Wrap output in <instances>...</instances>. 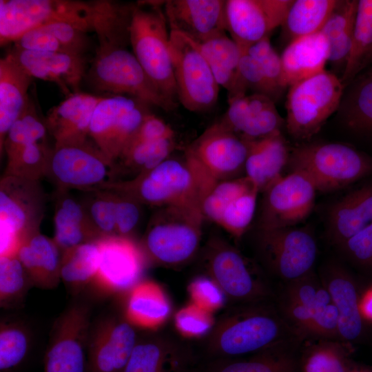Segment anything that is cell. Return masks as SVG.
Listing matches in <instances>:
<instances>
[{"label":"cell","mask_w":372,"mask_h":372,"mask_svg":"<svg viewBox=\"0 0 372 372\" xmlns=\"http://www.w3.org/2000/svg\"><path fill=\"white\" fill-rule=\"evenodd\" d=\"M134 6L107 0L93 1L92 28L98 45L87 76L102 92L129 96L161 107L163 96L127 48Z\"/></svg>","instance_id":"6da1fadb"},{"label":"cell","mask_w":372,"mask_h":372,"mask_svg":"<svg viewBox=\"0 0 372 372\" xmlns=\"http://www.w3.org/2000/svg\"><path fill=\"white\" fill-rule=\"evenodd\" d=\"M270 302L227 306L205 336L192 340L198 360L242 358L283 347L296 334Z\"/></svg>","instance_id":"7a4b0ae2"},{"label":"cell","mask_w":372,"mask_h":372,"mask_svg":"<svg viewBox=\"0 0 372 372\" xmlns=\"http://www.w3.org/2000/svg\"><path fill=\"white\" fill-rule=\"evenodd\" d=\"M217 182L186 149L183 158L169 157L147 172L116 180L102 189L126 195L141 204L200 209L204 198Z\"/></svg>","instance_id":"3957f363"},{"label":"cell","mask_w":372,"mask_h":372,"mask_svg":"<svg viewBox=\"0 0 372 372\" xmlns=\"http://www.w3.org/2000/svg\"><path fill=\"white\" fill-rule=\"evenodd\" d=\"M204 275L220 289L227 305L269 301L273 291L257 262L225 238L211 236L200 250Z\"/></svg>","instance_id":"277c9868"},{"label":"cell","mask_w":372,"mask_h":372,"mask_svg":"<svg viewBox=\"0 0 372 372\" xmlns=\"http://www.w3.org/2000/svg\"><path fill=\"white\" fill-rule=\"evenodd\" d=\"M164 1L135 3L130 29V46L156 88L176 106L177 92L169 49L170 31L163 9Z\"/></svg>","instance_id":"5b68a950"},{"label":"cell","mask_w":372,"mask_h":372,"mask_svg":"<svg viewBox=\"0 0 372 372\" xmlns=\"http://www.w3.org/2000/svg\"><path fill=\"white\" fill-rule=\"evenodd\" d=\"M201 210L189 207H163L149 223L142 248L158 265L176 267L190 262L200 250Z\"/></svg>","instance_id":"8992f818"},{"label":"cell","mask_w":372,"mask_h":372,"mask_svg":"<svg viewBox=\"0 0 372 372\" xmlns=\"http://www.w3.org/2000/svg\"><path fill=\"white\" fill-rule=\"evenodd\" d=\"M291 172L307 176L317 191L343 188L372 174V158L339 143H304L290 152Z\"/></svg>","instance_id":"52a82bcc"},{"label":"cell","mask_w":372,"mask_h":372,"mask_svg":"<svg viewBox=\"0 0 372 372\" xmlns=\"http://www.w3.org/2000/svg\"><path fill=\"white\" fill-rule=\"evenodd\" d=\"M345 87L339 76L324 70L288 88L285 126L289 134L307 141L338 110Z\"/></svg>","instance_id":"ba28073f"},{"label":"cell","mask_w":372,"mask_h":372,"mask_svg":"<svg viewBox=\"0 0 372 372\" xmlns=\"http://www.w3.org/2000/svg\"><path fill=\"white\" fill-rule=\"evenodd\" d=\"M45 196L40 181L3 175L0 180V256L16 254L25 238L40 231Z\"/></svg>","instance_id":"9c48e42d"},{"label":"cell","mask_w":372,"mask_h":372,"mask_svg":"<svg viewBox=\"0 0 372 372\" xmlns=\"http://www.w3.org/2000/svg\"><path fill=\"white\" fill-rule=\"evenodd\" d=\"M93 1L70 0H1L0 43L16 41L24 33L55 22L93 32Z\"/></svg>","instance_id":"30bf717a"},{"label":"cell","mask_w":372,"mask_h":372,"mask_svg":"<svg viewBox=\"0 0 372 372\" xmlns=\"http://www.w3.org/2000/svg\"><path fill=\"white\" fill-rule=\"evenodd\" d=\"M255 251L265 274L289 282L312 272L317 245L312 234L303 228L259 229Z\"/></svg>","instance_id":"8fae6325"},{"label":"cell","mask_w":372,"mask_h":372,"mask_svg":"<svg viewBox=\"0 0 372 372\" xmlns=\"http://www.w3.org/2000/svg\"><path fill=\"white\" fill-rule=\"evenodd\" d=\"M118 174L117 165L87 139L54 146L45 177L59 189L93 192L118 180Z\"/></svg>","instance_id":"7c38bea8"},{"label":"cell","mask_w":372,"mask_h":372,"mask_svg":"<svg viewBox=\"0 0 372 372\" xmlns=\"http://www.w3.org/2000/svg\"><path fill=\"white\" fill-rule=\"evenodd\" d=\"M169 49L177 98L191 112H204L217 103L219 85L198 43L184 34L170 32Z\"/></svg>","instance_id":"4fadbf2b"},{"label":"cell","mask_w":372,"mask_h":372,"mask_svg":"<svg viewBox=\"0 0 372 372\" xmlns=\"http://www.w3.org/2000/svg\"><path fill=\"white\" fill-rule=\"evenodd\" d=\"M148 105L126 95L103 97L96 105L89 138L113 163L150 112Z\"/></svg>","instance_id":"5bb4252c"},{"label":"cell","mask_w":372,"mask_h":372,"mask_svg":"<svg viewBox=\"0 0 372 372\" xmlns=\"http://www.w3.org/2000/svg\"><path fill=\"white\" fill-rule=\"evenodd\" d=\"M197 361L192 340L162 327L138 333L123 372H191Z\"/></svg>","instance_id":"9a60e30c"},{"label":"cell","mask_w":372,"mask_h":372,"mask_svg":"<svg viewBox=\"0 0 372 372\" xmlns=\"http://www.w3.org/2000/svg\"><path fill=\"white\" fill-rule=\"evenodd\" d=\"M316 191L301 172L281 176L264 192L259 229L289 227L302 222L314 207Z\"/></svg>","instance_id":"2e32d148"},{"label":"cell","mask_w":372,"mask_h":372,"mask_svg":"<svg viewBox=\"0 0 372 372\" xmlns=\"http://www.w3.org/2000/svg\"><path fill=\"white\" fill-rule=\"evenodd\" d=\"M87 307L67 309L53 325L44 357V372H87L90 329Z\"/></svg>","instance_id":"e0dca14e"},{"label":"cell","mask_w":372,"mask_h":372,"mask_svg":"<svg viewBox=\"0 0 372 372\" xmlns=\"http://www.w3.org/2000/svg\"><path fill=\"white\" fill-rule=\"evenodd\" d=\"M100 259L94 284L106 293L130 291L141 280L146 257L131 238L111 236L98 240Z\"/></svg>","instance_id":"ac0fdd59"},{"label":"cell","mask_w":372,"mask_h":372,"mask_svg":"<svg viewBox=\"0 0 372 372\" xmlns=\"http://www.w3.org/2000/svg\"><path fill=\"white\" fill-rule=\"evenodd\" d=\"M293 0H227V31L241 51L281 26Z\"/></svg>","instance_id":"d6986e66"},{"label":"cell","mask_w":372,"mask_h":372,"mask_svg":"<svg viewBox=\"0 0 372 372\" xmlns=\"http://www.w3.org/2000/svg\"><path fill=\"white\" fill-rule=\"evenodd\" d=\"M138 336L136 327L125 317L110 316L90 327L87 372H123Z\"/></svg>","instance_id":"ffe728a7"},{"label":"cell","mask_w":372,"mask_h":372,"mask_svg":"<svg viewBox=\"0 0 372 372\" xmlns=\"http://www.w3.org/2000/svg\"><path fill=\"white\" fill-rule=\"evenodd\" d=\"M216 180L231 179L245 169L249 142L220 121L214 123L187 149Z\"/></svg>","instance_id":"44dd1931"},{"label":"cell","mask_w":372,"mask_h":372,"mask_svg":"<svg viewBox=\"0 0 372 372\" xmlns=\"http://www.w3.org/2000/svg\"><path fill=\"white\" fill-rule=\"evenodd\" d=\"M226 1L169 0L163 9L170 32L201 43L227 32Z\"/></svg>","instance_id":"7402d4cb"},{"label":"cell","mask_w":372,"mask_h":372,"mask_svg":"<svg viewBox=\"0 0 372 372\" xmlns=\"http://www.w3.org/2000/svg\"><path fill=\"white\" fill-rule=\"evenodd\" d=\"M220 122L246 141H254L281 132L285 120L275 101L265 94L252 93L229 102Z\"/></svg>","instance_id":"603a6c76"},{"label":"cell","mask_w":372,"mask_h":372,"mask_svg":"<svg viewBox=\"0 0 372 372\" xmlns=\"http://www.w3.org/2000/svg\"><path fill=\"white\" fill-rule=\"evenodd\" d=\"M8 53L32 78L55 83L68 96L73 94L70 90L79 92L85 76V64L81 55L30 51L15 47Z\"/></svg>","instance_id":"cb8c5ba5"},{"label":"cell","mask_w":372,"mask_h":372,"mask_svg":"<svg viewBox=\"0 0 372 372\" xmlns=\"http://www.w3.org/2000/svg\"><path fill=\"white\" fill-rule=\"evenodd\" d=\"M103 98L79 92L53 107L45 123L54 146L87 141L93 113Z\"/></svg>","instance_id":"d4e9b609"},{"label":"cell","mask_w":372,"mask_h":372,"mask_svg":"<svg viewBox=\"0 0 372 372\" xmlns=\"http://www.w3.org/2000/svg\"><path fill=\"white\" fill-rule=\"evenodd\" d=\"M329 55V43L321 32L289 43L280 55L282 89L325 70Z\"/></svg>","instance_id":"484cf974"},{"label":"cell","mask_w":372,"mask_h":372,"mask_svg":"<svg viewBox=\"0 0 372 372\" xmlns=\"http://www.w3.org/2000/svg\"><path fill=\"white\" fill-rule=\"evenodd\" d=\"M372 223V181L355 188L331 207L328 232L339 246Z\"/></svg>","instance_id":"4316f807"},{"label":"cell","mask_w":372,"mask_h":372,"mask_svg":"<svg viewBox=\"0 0 372 372\" xmlns=\"http://www.w3.org/2000/svg\"><path fill=\"white\" fill-rule=\"evenodd\" d=\"M322 281L338 311L339 337L345 342L355 341L363 331L364 322L354 281L337 266L329 267Z\"/></svg>","instance_id":"83f0119b"},{"label":"cell","mask_w":372,"mask_h":372,"mask_svg":"<svg viewBox=\"0 0 372 372\" xmlns=\"http://www.w3.org/2000/svg\"><path fill=\"white\" fill-rule=\"evenodd\" d=\"M62 254L53 238L38 231L21 242L16 255L33 285L50 289L61 280Z\"/></svg>","instance_id":"f1b7e54d"},{"label":"cell","mask_w":372,"mask_h":372,"mask_svg":"<svg viewBox=\"0 0 372 372\" xmlns=\"http://www.w3.org/2000/svg\"><path fill=\"white\" fill-rule=\"evenodd\" d=\"M248 142L245 176L259 192H264L282 176L281 172L288 163L290 151L282 132Z\"/></svg>","instance_id":"f546056e"},{"label":"cell","mask_w":372,"mask_h":372,"mask_svg":"<svg viewBox=\"0 0 372 372\" xmlns=\"http://www.w3.org/2000/svg\"><path fill=\"white\" fill-rule=\"evenodd\" d=\"M53 240L62 253L79 245L99 239L83 203L68 190L57 189L55 194Z\"/></svg>","instance_id":"4dcf8cb0"},{"label":"cell","mask_w":372,"mask_h":372,"mask_svg":"<svg viewBox=\"0 0 372 372\" xmlns=\"http://www.w3.org/2000/svg\"><path fill=\"white\" fill-rule=\"evenodd\" d=\"M32 78L8 53L0 60V152L6 134L23 112L30 99Z\"/></svg>","instance_id":"1f68e13d"},{"label":"cell","mask_w":372,"mask_h":372,"mask_svg":"<svg viewBox=\"0 0 372 372\" xmlns=\"http://www.w3.org/2000/svg\"><path fill=\"white\" fill-rule=\"evenodd\" d=\"M338 112L349 132L372 142V63L345 88Z\"/></svg>","instance_id":"d6a6232c"},{"label":"cell","mask_w":372,"mask_h":372,"mask_svg":"<svg viewBox=\"0 0 372 372\" xmlns=\"http://www.w3.org/2000/svg\"><path fill=\"white\" fill-rule=\"evenodd\" d=\"M163 289L151 280H141L128 293L124 317L136 327L154 330L163 327L171 313Z\"/></svg>","instance_id":"836d02e7"},{"label":"cell","mask_w":372,"mask_h":372,"mask_svg":"<svg viewBox=\"0 0 372 372\" xmlns=\"http://www.w3.org/2000/svg\"><path fill=\"white\" fill-rule=\"evenodd\" d=\"M358 3L357 0L340 1L320 30L329 43L331 72L340 78L351 47Z\"/></svg>","instance_id":"e575fe53"},{"label":"cell","mask_w":372,"mask_h":372,"mask_svg":"<svg viewBox=\"0 0 372 372\" xmlns=\"http://www.w3.org/2000/svg\"><path fill=\"white\" fill-rule=\"evenodd\" d=\"M293 358L282 347L249 357L198 360L191 372H296Z\"/></svg>","instance_id":"d590c367"},{"label":"cell","mask_w":372,"mask_h":372,"mask_svg":"<svg viewBox=\"0 0 372 372\" xmlns=\"http://www.w3.org/2000/svg\"><path fill=\"white\" fill-rule=\"evenodd\" d=\"M337 0H293L281 25V38L287 45L293 41L320 32L339 5Z\"/></svg>","instance_id":"8d00e7d4"},{"label":"cell","mask_w":372,"mask_h":372,"mask_svg":"<svg viewBox=\"0 0 372 372\" xmlns=\"http://www.w3.org/2000/svg\"><path fill=\"white\" fill-rule=\"evenodd\" d=\"M216 82L227 91L228 101L232 99L238 86V64L241 50L226 33L198 43Z\"/></svg>","instance_id":"74e56055"},{"label":"cell","mask_w":372,"mask_h":372,"mask_svg":"<svg viewBox=\"0 0 372 372\" xmlns=\"http://www.w3.org/2000/svg\"><path fill=\"white\" fill-rule=\"evenodd\" d=\"M372 63V0H359L352 43L340 78L346 88Z\"/></svg>","instance_id":"f35d334b"},{"label":"cell","mask_w":372,"mask_h":372,"mask_svg":"<svg viewBox=\"0 0 372 372\" xmlns=\"http://www.w3.org/2000/svg\"><path fill=\"white\" fill-rule=\"evenodd\" d=\"M97 240L79 245L62 254L61 280L74 292L95 280L100 259Z\"/></svg>","instance_id":"ab89813d"},{"label":"cell","mask_w":372,"mask_h":372,"mask_svg":"<svg viewBox=\"0 0 372 372\" xmlns=\"http://www.w3.org/2000/svg\"><path fill=\"white\" fill-rule=\"evenodd\" d=\"M176 147L174 137L154 142L128 144L116 165L119 173L125 170L134 177L147 172L170 157Z\"/></svg>","instance_id":"60d3db41"},{"label":"cell","mask_w":372,"mask_h":372,"mask_svg":"<svg viewBox=\"0 0 372 372\" xmlns=\"http://www.w3.org/2000/svg\"><path fill=\"white\" fill-rule=\"evenodd\" d=\"M48 133L45 121L39 118L30 99L21 116L8 130L2 152H5L7 159L10 158L29 144L48 141Z\"/></svg>","instance_id":"b9f144b4"},{"label":"cell","mask_w":372,"mask_h":372,"mask_svg":"<svg viewBox=\"0 0 372 372\" xmlns=\"http://www.w3.org/2000/svg\"><path fill=\"white\" fill-rule=\"evenodd\" d=\"M33 283L16 254L0 256V304L11 308L22 302Z\"/></svg>","instance_id":"7bdbcfd3"},{"label":"cell","mask_w":372,"mask_h":372,"mask_svg":"<svg viewBox=\"0 0 372 372\" xmlns=\"http://www.w3.org/2000/svg\"><path fill=\"white\" fill-rule=\"evenodd\" d=\"M52 151L48 141L29 144L7 159L3 175L40 181L46 176Z\"/></svg>","instance_id":"ee69618b"},{"label":"cell","mask_w":372,"mask_h":372,"mask_svg":"<svg viewBox=\"0 0 372 372\" xmlns=\"http://www.w3.org/2000/svg\"><path fill=\"white\" fill-rule=\"evenodd\" d=\"M30 349L26 328L16 322H1L0 326V371L14 372L25 361Z\"/></svg>","instance_id":"f6af8a7d"},{"label":"cell","mask_w":372,"mask_h":372,"mask_svg":"<svg viewBox=\"0 0 372 372\" xmlns=\"http://www.w3.org/2000/svg\"><path fill=\"white\" fill-rule=\"evenodd\" d=\"M350 364L341 344L331 340L310 346L301 362L302 372H348Z\"/></svg>","instance_id":"bcb514c9"},{"label":"cell","mask_w":372,"mask_h":372,"mask_svg":"<svg viewBox=\"0 0 372 372\" xmlns=\"http://www.w3.org/2000/svg\"><path fill=\"white\" fill-rule=\"evenodd\" d=\"M258 193L257 188L252 187L229 200L217 225L235 238H240L254 218Z\"/></svg>","instance_id":"7dc6e473"},{"label":"cell","mask_w":372,"mask_h":372,"mask_svg":"<svg viewBox=\"0 0 372 372\" xmlns=\"http://www.w3.org/2000/svg\"><path fill=\"white\" fill-rule=\"evenodd\" d=\"M90 192L83 204L99 238L116 235L114 193L109 189Z\"/></svg>","instance_id":"c3c4849f"},{"label":"cell","mask_w":372,"mask_h":372,"mask_svg":"<svg viewBox=\"0 0 372 372\" xmlns=\"http://www.w3.org/2000/svg\"><path fill=\"white\" fill-rule=\"evenodd\" d=\"M252 187L255 186L247 176L217 182L202 202L204 218L217 224L227 203Z\"/></svg>","instance_id":"681fc988"},{"label":"cell","mask_w":372,"mask_h":372,"mask_svg":"<svg viewBox=\"0 0 372 372\" xmlns=\"http://www.w3.org/2000/svg\"><path fill=\"white\" fill-rule=\"evenodd\" d=\"M282 299L313 310H318L332 302L322 281L315 277L312 272L287 282Z\"/></svg>","instance_id":"f907efd6"},{"label":"cell","mask_w":372,"mask_h":372,"mask_svg":"<svg viewBox=\"0 0 372 372\" xmlns=\"http://www.w3.org/2000/svg\"><path fill=\"white\" fill-rule=\"evenodd\" d=\"M215 320L212 313L189 302L175 313L174 329L187 339L196 340L211 330Z\"/></svg>","instance_id":"816d5d0a"},{"label":"cell","mask_w":372,"mask_h":372,"mask_svg":"<svg viewBox=\"0 0 372 372\" xmlns=\"http://www.w3.org/2000/svg\"><path fill=\"white\" fill-rule=\"evenodd\" d=\"M249 90L253 93L268 96L275 102L278 99L258 61L246 51H241L236 99L246 95Z\"/></svg>","instance_id":"f5cc1de1"},{"label":"cell","mask_w":372,"mask_h":372,"mask_svg":"<svg viewBox=\"0 0 372 372\" xmlns=\"http://www.w3.org/2000/svg\"><path fill=\"white\" fill-rule=\"evenodd\" d=\"M244 51L258 61L278 99L284 92L281 85L282 61L280 55L272 46L269 37L250 45Z\"/></svg>","instance_id":"db71d44e"},{"label":"cell","mask_w":372,"mask_h":372,"mask_svg":"<svg viewBox=\"0 0 372 372\" xmlns=\"http://www.w3.org/2000/svg\"><path fill=\"white\" fill-rule=\"evenodd\" d=\"M190 302L214 313L227 307V300L218 286L209 277L202 275L191 281L188 286Z\"/></svg>","instance_id":"11a10c76"},{"label":"cell","mask_w":372,"mask_h":372,"mask_svg":"<svg viewBox=\"0 0 372 372\" xmlns=\"http://www.w3.org/2000/svg\"><path fill=\"white\" fill-rule=\"evenodd\" d=\"M37 28H41L54 36L68 53L82 56L88 47L87 32L73 24L55 22Z\"/></svg>","instance_id":"9f6ffc18"},{"label":"cell","mask_w":372,"mask_h":372,"mask_svg":"<svg viewBox=\"0 0 372 372\" xmlns=\"http://www.w3.org/2000/svg\"><path fill=\"white\" fill-rule=\"evenodd\" d=\"M113 192L115 194L116 235L130 238L141 219V204L130 196Z\"/></svg>","instance_id":"6f0895ef"},{"label":"cell","mask_w":372,"mask_h":372,"mask_svg":"<svg viewBox=\"0 0 372 372\" xmlns=\"http://www.w3.org/2000/svg\"><path fill=\"white\" fill-rule=\"evenodd\" d=\"M340 247L351 261L364 268L372 269V223Z\"/></svg>","instance_id":"680465c9"},{"label":"cell","mask_w":372,"mask_h":372,"mask_svg":"<svg viewBox=\"0 0 372 372\" xmlns=\"http://www.w3.org/2000/svg\"><path fill=\"white\" fill-rule=\"evenodd\" d=\"M305 336L328 340L339 337L338 313L333 302L318 311L308 327Z\"/></svg>","instance_id":"91938a15"},{"label":"cell","mask_w":372,"mask_h":372,"mask_svg":"<svg viewBox=\"0 0 372 372\" xmlns=\"http://www.w3.org/2000/svg\"><path fill=\"white\" fill-rule=\"evenodd\" d=\"M174 136V131L168 123L149 112L127 145L132 143L157 141L172 138Z\"/></svg>","instance_id":"94428289"},{"label":"cell","mask_w":372,"mask_h":372,"mask_svg":"<svg viewBox=\"0 0 372 372\" xmlns=\"http://www.w3.org/2000/svg\"><path fill=\"white\" fill-rule=\"evenodd\" d=\"M14 47L30 51L67 52L57 39L41 28H35L24 33Z\"/></svg>","instance_id":"6125c7cd"},{"label":"cell","mask_w":372,"mask_h":372,"mask_svg":"<svg viewBox=\"0 0 372 372\" xmlns=\"http://www.w3.org/2000/svg\"><path fill=\"white\" fill-rule=\"evenodd\" d=\"M360 309L363 318L372 320V288L360 300Z\"/></svg>","instance_id":"be15d7a7"},{"label":"cell","mask_w":372,"mask_h":372,"mask_svg":"<svg viewBox=\"0 0 372 372\" xmlns=\"http://www.w3.org/2000/svg\"><path fill=\"white\" fill-rule=\"evenodd\" d=\"M348 372H372V369L351 366Z\"/></svg>","instance_id":"e7e4bbea"}]
</instances>
